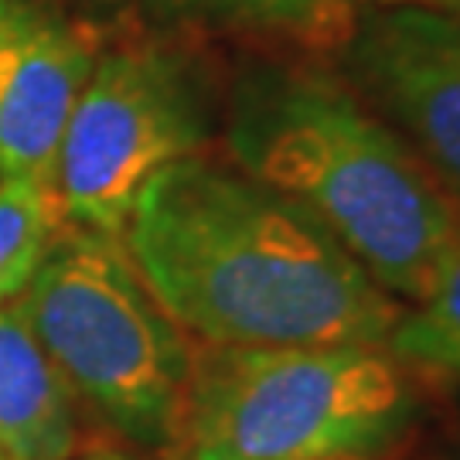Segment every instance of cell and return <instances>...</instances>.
I'll list each match as a JSON object with an SVG mask.
<instances>
[{"mask_svg": "<svg viewBox=\"0 0 460 460\" xmlns=\"http://www.w3.org/2000/svg\"><path fill=\"white\" fill-rule=\"evenodd\" d=\"M123 246L201 345H385L402 314L314 215L201 154L150 178Z\"/></svg>", "mask_w": 460, "mask_h": 460, "instance_id": "6da1fadb", "label": "cell"}, {"mask_svg": "<svg viewBox=\"0 0 460 460\" xmlns=\"http://www.w3.org/2000/svg\"><path fill=\"white\" fill-rule=\"evenodd\" d=\"M235 167L296 201L399 304L427 294L460 239V208L348 83L256 72L229 119Z\"/></svg>", "mask_w": 460, "mask_h": 460, "instance_id": "7a4b0ae2", "label": "cell"}, {"mask_svg": "<svg viewBox=\"0 0 460 460\" xmlns=\"http://www.w3.org/2000/svg\"><path fill=\"white\" fill-rule=\"evenodd\" d=\"M423 395L385 345H191L181 460H385Z\"/></svg>", "mask_w": 460, "mask_h": 460, "instance_id": "3957f363", "label": "cell"}, {"mask_svg": "<svg viewBox=\"0 0 460 460\" xmlns=\"http://www.w3.org/2000/svg\"><path fill=\"white\" fill-rule=\"evenodd\" d=\"M14 307L110 427L181 457L191 341L137 273L123 235L79 226L55 235Z\"/></svg>", "mask_w": 460, "mask_h": 460, "instance_id": "277c9868", "label": "cell"}, {"mask_svg": "<svg viewBox=\"0 0 460 460\" xmlns=\"http://www.w3.org/2000/svg\"><path fill=\"white\" fill-rule=\"evenodd\" d=\"M201 140V99L178 58L157 49L99 58L58 154V212L79 229L123 235L150 178L198 154Z\"/></svg>", "mask_w": 460, "mask_h": 460, "instance_id": "5b68a950", "label": "cell"}, {"mask_svg": "<svg viewBox=\"0 0 460 460\" xmlns=\"http://www.w3.org/2000/svg\"><path fill=\"white\" fill-rule=\"evenodd\" d=\"M348 85L460 208V21L429 4H382L348 41Z\"/></svg>", "mask_w": 460, "mask_h": 460, "instance_id": "8992f818", "label": "cell"}, {"mask_svg": "<svg viewBox=\"0 0 460 460\" xmlns=\"http://www.w3.org/2000/svg\"><path fill=\"white\" fill-rule=\"evenodd\" d=\"M96 66L83 34L38 0H0V178L55 195L72 110Z\"/></svg>", "mask_w": 460, "mask_h": 460, "instance_id": "52a82bcc", "label": "cell"}, {"mask_svg": "<svg viewBox=\"0 0 460 460\" xmlns=\"http://www.w3.org/2000/svg\"><path fill=\"white\" fill-rule=\"evenodd\" d=\"M72 385L17 307H0V454L72 460L79 447Z\"/></svg>", "mask_w": 460, "mask_h": 460, "instance_id": "ba28073f", "label": "cell"}, {"mask_svg": "<svg viewBox=\"0 0 460 460\" xmlns=\"http://www.w3.org/2000/svg\"><path fill=\"white\" fill-rule=\"evenodd\" d=\"M385 348L416 378L460 382V239L427 294L402 304Z\"/></svg>", "mask_w": 460, "mask_h": 460, "instance_id": "9c48e42d", "label": "cell"}, {"mask_svg": "<svg viewBox=\"0 0 460 460\" xmlns=\"http://www.w3.org/2000/svg\"><path fill=\"white\" fill-rule=\"evenodd\" d=\"M58 201L31 181H0V304L24 294L49 252L58 226Z\"/></svg>", "mask_w": 460, "mask_h": 460, "instance_id": "30bf717a", "label": "cell"}, {"mask_svg": "<svg viewBox=\"0 0 460 460\" xmlns=\"http://www.w3.org/2000/svg\"><path fill=\"white\" fill-rule=\"evenodd\" d=\"M201 14L239 21V24H260V28H294L311 31L328 24L338 14L341 0H184Z\"/></svg>", "mask_w": 460, "mask_h": 460, "instance_id": "8fae6325", "label": "cell"}, {"mask_svg": "<svg viewBox=\"0 0 460 460\" xmlns=\"http://www.w3.org/2000/svg\"><path fill=\"white\" fill-rule=\"evenodd\" d=\"M85 460H147V457H137V454H123V450H99V454H89Z\"/></svg>", "mask_w": 460, "mask_h": 460, "instance_id": "7c38bea8", "label": "cell"}, {"mask_svg": "<svg viewBox=\"0 0 460 460\" xmlns=\"http://www.w3.org/2000/svg\"><path fill=\"white\" fill-rule=\"evenodd\" d=\"M429 7H437V11H444V14L457 17L460 21V0H427Z\"/></svg>", "mask_w": 460, "mask_h": 460, "instance_id": "4fadbf2b", "label": "cell"}, {"mask_svg": "<svg viewBox=\"0 0 460 460\" xmlns=\"http://www.w3.org/2000/svg\"><path fill=\"white\" fill-rule=\"evenodd\" d=\"M378 4H399V0H378Z\"/></svg>", "mask_w": 460, "mask_h": 460, "instance_id": "5bb4252c", "label": "cell"}, {"mask_svg": "<svg viewBox=\"0 0 460 460\" xmlns=\"http://www.w3.org/2000/svg\"><path fill=\"white\" fill-rule=\"evenodd\" d=\"M0 460H7V457H4V454H0Z\"/></svg>", "mask_w": 460, "mask_h": 460, "instance_id": "9a60e30c", "label": "cell"}]
</instances>
